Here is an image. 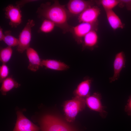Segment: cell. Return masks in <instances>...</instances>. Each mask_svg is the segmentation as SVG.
<instances>
[{
  "label": "cell",
  "instance_id": "obj_1",
  "mask_svg": "<svg viewBox=\"0 0 131 131\" xmlns=\"http://www.w3.org/2000/svg\"><path fill=\"white\" fill-rule=\"evenodd\" d=\"M36 13L39 18L53 22L64 33L71 32L72 26L68 24V21L71 15L65 5L60 4L58 0H54L52 4L49 2L41 3Z\"/></svg>",
  "mask_w": 131,
  "mask_h": 131
},
{
  "label": "cell",
  "instance_id": "obj_2",
  "mask_svg": "<svg viewBox=\"0 0 131 131\" xmlns=\"http://www.w3.org/2000/svg\"><path fill=\"white\" fill-rule=\"evenodd\" d=\"M41 127V131H77L60 118L49 115L42 117Z\"/></svg>",
  "mask_w": 131,
  "mask_h": 131
},
{
  "label": "cell",
  "instance_id": "obj_3",
  "mask_svg": "<svg viewBox=\"0 0 131 131\" xmlns=\"http://www.w3.org/2000/svg\"><path fill=\"white\" fill-rule=\"evenodd\" d=\"M86 105L85 98L77 96L65 101L63 109L66 121L73 122L78 113L85 109Z\"/></svg>",
  "mask_w": 131,
  "mask_h": 131
},
{
  "label": "cell",
  "instance_id": "obj_4",
  "mask_svg": "<svg viewBox=\"0 0 131 131\" xmlns=\"http://www.w3.org/2000/svg\"><path fill=\"white\" fill-rule=\"evenodd\" d=\"M35 25L34 21L29 19L20 32L18 38L19 43L16 49V50L20 53H23L30 47L32 37V29Z\"/></svg>",
  "mask_w": 131,
  "mask_h": 131
},
{
  "label": "cell",
  "instance_id": "obj_5",
  "mask_svg": "<svg viewBox=\"0 0 131 131\" xmlns=\"http://www.w3.org/2000/svg\"><path fill=\"white\" fill-rule=\"evenodd\" d=\"M101 99V94L95 92L85 98L86 103L90 109L98 112L102 118H105L108 112L106 110V107L102 104Z\"/></svg>",
  "mask_w": 131,
  "mask_h": 131
},
{
  "label": "cell",
  "instance_id": "obj_6",
  "mask_svg": "<svg viewBox=\"0 0 131 131\" xmlns=\"http://www.w3.org/2000/svg\"><path fill=\"white\" fill-rule=\"evenodd\" d=\"M98 25V23L94 24L80 23L76 26H72L70 32L77 43L82 44L84 37L90 31L97 30Z\"/></svg>",
  "mask_w": 131,
  "mask_h": 131
},
{
  "label": "cell",
  "instance_id": "obj_7",
  "mask_svg": "<svg viewBox=\"0 0 131 131\" xmlns=\"http://www.w3.org/2000/svg\"><path fill=\"white\" fill-rule=\"evenodd\" d=\"M20 8L18 5L10 4L3 9L5 18L9 20V24L12 27L16 28L22 22Z\"/></svg>",
  "mask_w": 131,
  "mask_h": 131
},
{
  "label": "cell",
  "instance_id": "obj_8",
  "mask_svg": "<svg viewBox=\"0 0 131 131\" xmlns=\"http://www.w3.org/2000/svg\"><path fill=\"white\" fill-rule=\"evenodd\" d=\"M95 2L93 0H70L67 4V9L71 15L79 16L88 8L94 6Z\"/></svg>",
  "mask_w": 131,
  "mask_h": 131
},
{
  "label": "cell",
  "instance_id": "obj_9",
  "mask_svg": "<svg viewBox=\"0 0 131 131\" xmlns=\"http://www.w3.org/2000/svg\"><path fill=\"white\" fill-rule=\"evenodd\" d=\"M100 10L98 7L93 6L85 9L78 16L80 23L91 24L98 23V18L100 13Z\"/></svg>",
  "mask_w": 131,
  "mask_h": 131
},
{
  "label": "cell",
  "instance_id": "obj_10",
  "mask_svg": "<svg viewBox=\"0 0 131 131\" xmlns=\"http://www.w3.org/2000/svg\"><path fill=\"white\" fill-rule=\"evenodd\" d=\"M17 119L13 131H39L40 129L27 119L20 111L17 112Z\"/></svg>",
  "mask_w": 131,
  "mask_h": 131
},
{
  "label": "cell",
  "instance_id": "obj_11",
  "mask_svg": "<svg viewBox=\"0 0 131 131\" xmlns=\"http://www.w3.org/2000/svg\"><path fill=\"white\" fill-rule=\"evenodd\" d=\"M126 59L123 52H119L116 55L113 62L114 74L109 79L110 82H113L119 78L122 69L125 67Z\"/></svg>",
  "mask_w": 131,
  "mask_h": 131
},
{
  "label": "cell",
  "instance_id": "obj_12",
  "mask_svg": "<svg viewBox=\"0 0 131 131\" xmlns=\"http://www.w3.org/2000/svg\"><path fill=\"white\" fill-rule=\"evenodd\" d=\"M26 54L29 62L28 69L33 72L37 71L41 67L42 60L38 53L33 48L29 47L26 50Z\"/></svg>",
  "mask_w": 131,
  "mask_h": 131
},
{
  "label": "cell",
  "instance_id": "obj_13",
  "mask_svg": "<svg viewBox=\"0 0 131 131\" xmlns=\"http://www.w3.org/2000/svg\"><path fill=\"white\" fill-rule=\"evenodd\" d=\"M97 30H93L86 34L82 41V50L88 49L93 50L97 47L98 42Z\"/></svg>",
  "mask_w": 131,
  "mask_h": 131
},
{
  "label": "cell",
  "instance_id": "obj_14",
  "mask_svg": "<svg viewBox=\"0 0 131 131\" xmlns=\"http://www.w3.org/2000/svg\"><path fill=\"white\" fill-rule=\"evenodd\" d=\"M92 80L86 78L80 82L73 92L75 96L86 98L90 95V90Z\"/></svg>",
  "mask_w": 131,
  "mask_h": 131
},
{
  "label": "cell",
  "instance_id": "obj_15",
  "mask_svg": "<svg viewBox=\"0 0 131 131\" xmlns=\"http://www.w3.org/2000/svg\"><path fill=\"white\" fill-rule=\"evenodd\" d=\"M41 67L44 66L46 68L57 71L66 70L69 68V66L60 60L47 59L42 60Z\"/></svg>",
  "mask_w": 131,
  "mask_h": 131
},
{
  "label": "cell",
  "instance_id": "obj_16",
  "mask_svg": "<svg viewBox=\"0 0 131 131\" xmlns=\"http://www.w3.org/2000/svg\"><path fill=\"white\" fill-rule=\"evenodd\" d=\"M105 12L108 22L113 30H115L124 27V24L113 10H106Z\"/></svg>",
  "mask_w": 131,
  "mask_h": 131
},
{
  "label": "cell",
  "instance_id": "obj_17",
  "mask_svg": "<svg viewBox=\"0 0 131 131\" xmlns=\"http://www.w3.org/2000/svg\"><path fill=\"white\" fill-rule=\"evenodd\" d=\"M0 91L2 94L6 95L7 93L14 88H17L20 84L11 76H8L1 82Z\"/></svg>",
  "mask_w": 131,
  "mask_h": 131
},
{
  "label": "cell",
  "instance_id": "obj_18",
  "mask_svg": "<svg viewBox=\"0 0 131 131\" xmlns=\"http://www.w3.org/2000/svg\"><path fill=\"white\" fill-rule=\"evenodd\" d=\"M10 30H7L4 32V36L3 40L5 43L10 47L17 46L19 42L17 39L12 35Z\"/></svg>",
  "mask_w": 131,
  "mask_h": 131
},
{
  "label": "cell",
  "instance_id": "obj_19",
  "mask_svg": "<svg viewBox=\"0 0 131 131\" xmlns=\"http://www.w3.org/2000/svg\"><path fill=\"white\" fill-rule=\"evenodd\" d=\"M43 20L38 32L48 33L51 32L56 26L55 24L48 19H44Z\"/></svg>",
  "mask_w": 131,
  "mask_h": 131
},
{
  "label": "cell",
  "instance_id": "obj_20",
  "mask_svg": "<svg viewBox=\"0 0 131 131\" xmlns=\"http://www.w3.org/2000/svg\"><path fill=\"white\" fill-rule=\"evenodd\" d=\"M13 51L12 47L8 46L1 48L0 51V60L2 64H6L10 59Z\"/></svg>",
  "mask_w": 131,
  "mask_h": 131
},
{
  "label": "cell",
  "instance_id": "obj_21",
  "mask_svg": "<svg viewBox=\"0 0 131 131\" xmlns=\"http://www.w3.org/2000/svg\"><path fill=\"white\" fill-rule=\"evenodd\" d=\"M105 11L113 10V9L119 4L120 1L118 0H102L99 1Z\"/></svg>",
  "mask_w": 131,
  "mask_h": 131
},
{
  "label": "cell",
  "instance_id": "obj_22",
  "mask_svg": "<svg viewBox=\"0 0 131 131\" xmlns=\"http://www.w3.org/2000/svg\"><path fill=\"white\" fill-rule=\"evenodd\" d=\"M9 69L6 64H2L0 67V81L1 83L3 81L8 77Z\"/></svg>",
  "mask_w": 131,
  "mask_h": 131
},
{
  "label": "cell",
  "instance_id": "obj_23",
  "mask_svg": "<svg viewBox=\"0 0 131 131\" xmlns=\"http://www.w3.org/2000/svg\"><path fill=\"white\" fill-rule=\"evenodd\" d=\"M124 110L127 114L131 117V95L129 97Z\"/></svg>",
  "mask_w": 131,
  "mask_h": 131
},
{
  "label": "cell",
  "instance_id": "obj_24",
  "mask_svg": "<svg viewBox=\"0 0 131 131\" xmlns=\"http://www.w3.org/2000/svg\"><path fill=\"white\" fill-rule=\"evenodd\" d=\"M120 0L119 4H120V6L122 7L125 6L128 10H131V0Z\"/></svg>",
  "mask_w": 131,
  "mask_h": 131
},
{
  "label": "cell",
  "instance_id": "obj_25",
  "mask_svg": "<svg viewBox=\"0 0 131 131\" xmlns=\"http://www.w3.org/2000/svg\"><path fill=\"white\" fill-rule=\"evenodd\" d=\"M37 1L38 0H21L16 1L15 3L16 5L19 6L21 8L24 6L25 4L27 3Z\"/></svg>",
  "mask_w": 131,
  "mask_h": 131
},
{
  "label": "cell",
  "instance_id": "obj_26",
  "mask_svg": "<svg viewBox=\"0 0 131 131\" xmlns=\"http://www.w3.org/2000/svg\"><path fill=\"white\" fill-rule=\"evenodd\" d=\"M4 36V33H3V29L1 27H0V41L3 40Z\"/></svg>",
  "mask_w": 131,
  "mask_h": 131
}]
</instances>
